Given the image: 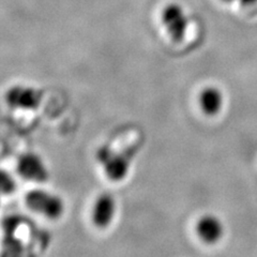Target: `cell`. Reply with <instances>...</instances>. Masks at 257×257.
I'll list each match as a JSON object with an SVG mask.
<instances>
[{"label":"cell","instance_id":"1","mask_svg":"<svg viewBox=\"0 0 257 257\" xmlns=\"http://www.w3.org/2000/svg\"><path fill=\"white\" fill-rule=\"evenodd\" d=\"M135 152L136 147L126 148L118 152L109 148L100 150L99 160L104 167V172L111 181H121L127 175Z\"/></svg>","mask_w":257,"mask_h":257},{"label":"cell","instance_id":"2","mask_svg":"<svg viewBox=\"0 0 257 257\" xmlns=\"http://www.w3.org/2000/svg\"><path fill=\"white\" fill-rule=\"evenodd\" d=\"M25 204L31 211L51 220L60 218L64 210L62 199L44 190H32L28 192L25 195Z\"/></svg>","mask_w":257,"mask_h":257},{"label":"cell","instance_id":"3","mask_svg":"<svg viewBox=\"0 0 257 257\" xmlns=\"http://www.w3.org/2000/svg\"><path fill=\"white\" fill-rule=\"evenodd\" d=\"M161 22L168 36L174 41L180 42L186 37L189 20L183 8L178 4H168L161 12Z\"/></svg>","mask_w":257,"mask_h":257},{"label":"cell","instance_id":"4","mask_svg":"<svg viewBox=\"0 0 257 257\" xmlns=\"http://www.w3.org/2000/svg\"><path fill=\"white\" fill-rule=\"evenodd\" d=\"M41 91L32 87L16 85L7 91L8 105L18 109H36L42 102Z\"/></svg>","mask_w":257,"mask_h":257},{"label":"cell","instance_id":"5","mask_svg":"<svg viewBox=\"0 0 257 257\" xmlns=\"http://www.w3.org/2000/svg\"><path fill=\"white\" fill-rule=\"evenodd\" d=\"M16 171L22 178L37 183H44L50 177L43 160L36 154H25L20 157Z\"/></svg>","mask_w":257,"mask_h":257},{"label":"cell","instance_id":"6","mask_svg":"<svg viewBox=\"0 0 257 257\" xmlns=\"http://www.w3.org/2000/svg\"><path fill=\"white\" fill-rule=\"evenodd\" d=\"M115 212V198L109 194H102L93 204L91 211L92 222L96 227L106 228L112 222V220H114Z\"/></svg>","mask_w":257,"mask_h":257},{"label":"cell","instance_id":"7","mask_svg":"<svg viewBox=\"0 0 257 257\" xmlns=\"http://www.w3.org/2000/svg\"><path fill=\"white\" fill-rule=\"evenodd\" d=\"M195 230L203 242L213 244L222 238L224 234V226L218 216L207 214L198 220Z\"/></svg>","mask_w":257,"mask_h":257},{"label":"cell","instance_id":"8","mask_svg":"<svg viewBox=\"0 0 257 257\" xmlns=\"http://www.w3.org/2000/svg\"><path fill=\"white\" fill-rule=\"evenodd\" d=\"M223 94L219 88L207 87L199 95V105L207 116H215L219 114L223 106Z\"/></svg>","mask_w":257,"mask_h":257},{"label":"cell","instance_id":"9","mask_svg":"<svg viewBox=\"0 0 257 257\" xmlns=\"http://www.w3.org/2000/svg\"><path fill=\"white\" fill-rule=\"evenodd\" d=\"M2 189L4 193H12L15 189L14 179L6 172H3L2 174Z\"/></svg>","mask_w":257,"mask_h":257},{"label":"cell","instance_id":"10","mask_svg":"<svg viewBox=\"0 0 257 257\" xmlns=\"http://www.w3.org/2000/svg\"><path fill=\"white\" fill-rule=\"evenodd\" d=\"M243 6H252L257 3V0H239Z\"/></svg>","mask_w":257,"mask_h":257},{"label":"cell","instance_id":"11","mask_svg":"<svg viewBox=\"0 0 257 257\" xmlns=\"http://www.w3.org/2000/svg\"><path fill=\"white\" fill-rule=\"evenodd\" d=\"M222 2H224V3H227V4H229V3H232V2H235V0H222Z\"/></svg>","mask_w":257,"mask_h":257}]
</instances>
